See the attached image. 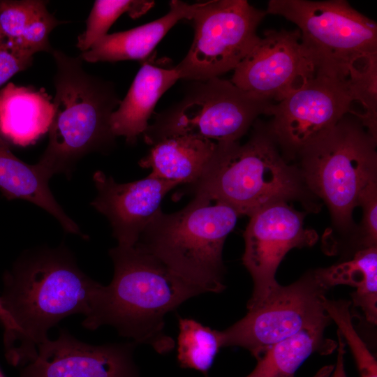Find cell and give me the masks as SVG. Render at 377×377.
Returning a JSON list of instances; mask_svg holds the SVG:
<instances>
[{
    "mask_svg": "<svg viewBox=\"0 0 377 377\" xmlns=\"http://www.w3.org/2000/svg\"><path fill=\"white\" fill-rule=\"evenodd\" d=\"M101 285L64 244L25 251L5 272L0 295L7 362L24 366L49 339L52 327L72 315L86 316Z\"/></svg>",
    "mask_w": 377,
    "mask_h": 377,
    "instance_id": "1",
    "label": "cell"
},
{
    "mask_svg": "<svg viewBox=\"0 0 377 377\" xmlns=\"http://www.w3.org/2000/svg\"><path fill=\"white\" fill-rule=\"evenodd\" d=\"M109 255L113 278L100 286L82 326L95 330L108 325L135 344L170 352L175 341L164 332L165 316L202 293L137 245H117Z\"/></svg>",
    "mask_w": 377,
    "mask_h": 377,
    "instance_id": "2",
    "label": "cell"
},
{
    "mask_svg": "<svg viewBox=\"0 0 377 377\" xmlns=\"http://www.w3.org/2000/svg\"><path fill=\"white\" fill-rule=\"evenodd\" d=\"M52 54L57 66L53 113L48 144L36 164L50 178L69 177L84 156L114 145L110 121L121 101L110 82L84 71L80 57L57 50Z\"/></svg>",
    "mask_w": 377,
    "mask_h": 377,
    "instance_id": "3",
    "label": "cell"
},
{
    "mask_svg": "<svg viewBox=\"0 0 377 377\" xmlns=\"http://www.w3.org/2000/svg\"><path fill=\"white\" fill-rule=\"evenodd\" d=\"M239 216L228 205L196 193L179 211L161 209L135 245L202 293H221L226 288L223 245Z\"/></svg>",
    "mask_w": 377,
    "mask_h": 377,
    "instance_id": "4",
    "label": "cell"
},
{
    "mask_svg": "<svg viewBox=\"0 0 377 377\" xmlns=\"http://www.w3.org/2000/svg\"><path fill=\"white\" fill-rule=\"evenodd\" d=\"M279 148L268 126L256 122L244 144L217 142L210 162L190 188L249 216L272 203L308 198L311 193L298 167L288 163Z\"/></svg>",
    "mask_w": 377,
    "mask_h": 377,
    "instance_id": "5",
    "label": "cell"
},
{
    "mask_svg": "<svg viewBox=\"0 0 377 377\" xmlns=\"http://www.w3.org/2000/svg\"><path fill=\"white\" fill-rule=\"evenodd\" d=\"M354 111L297 154L307 189L324 200L335 226L346 232L352 230L353 212L361 193L377 179L376 138Z\"/></svg>",
    "mask_w": 377,
    "mask_h": 377,
    "instance_id": "6",
    "label": "cell"
},
{
    "mask_svg": "<svg viewBox=\"0 0 377 377\" xmlns=\"http://www.w3.org/2000/svg\"><path fill=\"white\" fill-rule=\"evenodd\" d=\"M274 103L247 93L231 81H195L184 98L160 114L143 133L147 143L171 135H191L216 142L237 141Z\"/></svg>",
    "mask_w": 377,
    "mask_h": 377,
    "instance_id": "7",
    "label": "cell"
},
{
    "mask_svg": "<svg viewBox=\"0 0 377 377\" xmlns=\"http://www.w3.org/2000/svg\"><path fill=\"white\" fill-rule=\"evenodd\" d=\"M266 12L298 27L319 68L350 74L360 62L377 54L376 22L347 1L269 0Z\"/></svg>",
    "mask_w": 377,
    "mask_h": 377,
    "instance_id": "8",
    "label": "cell"
},
{
    "mask_svg": "<svg viewBox=\"0 0 377 377\" xmlns=\"http://www.w3.org/2000/svg\"><path fill=\"white\" fill-rule=\"evenodd\" d=\"M330 288L321 268L288 286L279 284L263 302L220 331L222 347H242L258 360L273 344L306 328L330 323L324 300Z\"/></svg>",
    "mask_w": 377,
    "mask_h": 377,
    "instance_id": "9",
    "label": "cell"
},
{
    "mask_svg": "<svg viewBox=\"0 0 377 377\" xmlns=\"http://www.w3.org/2000/svg\"><path fill=\"white\" fill-rule=\"evenodd\" d=\"M266 14L246 0L195 3L193 40L174 67L180 79L202 81L234 71L260 39L256 30Z\"/></svg>",
    "mask_w": 377,
    "mask_h": 377,
    "instance_id": "10",
    "label": "cell"
},
{
    "mask_svg": "<svg viewBox=\"0 0 377 377\" xmlns=\"http://www.w3.org/2000/svg\"><path fill=\"white\" fill-rule=\"evenodd\" d=\"M350 75L319 68L306 83L264 114L272 117L268 128L283 152H298L322 133L354 111Z\"/></svg>",
    "mask_w": 377,
    "mask_h": 377,
    "instance_id": "11",
    "label": "cell"
},
{
    "mask_svg": "<svg viewBox=\"0 0 377 377\" xmlns=\"http://www.w3.org/2000/svg\"><path fill=\"white\" fill-rule=\"evenodd\" d=\"M304 213L285 201L268 205L250 216L242 256L253 282L247 309L263 302L279 286L276 270L289 251L311 246L317 241L316 232L304 228Z\"/></svg>",
    "mask_w": 377,
    "mask_h": 377,
    "instance_id": "12",
    "label": "cell"
},
{
    "mask_svg": "<svg viewBox=\"0 0 377 377\" xmlns=\"http://www.w3.org/2000/svg\"><path fill=\"white\" fill-rule=\"evenodd\" d=\"M318 68L298 29L267 30L234 70L230 81L247 93L277 103L304 85Z\"/></svg>",
    "mask_w": 377,
    "mask_h": 377,
    "instance_id": "13",
    "label": "cell"
},
{
    "mask_svg": "<svg viewBox=\"0 0 377 377\" xmlns=\"http://www.w3.org/2000/svg\"><path fill=\"white\" fill-rule=\"evenodd\" d=\"M135 345L89 344L61 328L56 339L39 346L20 377H140L133 357Z\"/></svg>",
    "mask_w": 377,
    "mask_h": 377,
    "instance_id": "14",
    "label": "cell"
},
{
    "mask_svg": "<svg viewBox=\"0 0 377 377\" xmlns=\"http://www.w3.org/2000/svg\"><path fill=\"white\" fill-rule=\"evenodd\" d=\"M93 181L97 195L91 206L109 221L118 244L134 246L147 226L161 209L164 196L179 184L149 175L144 179L118 183L96 171Z\"/></svg>",
    "mask_w": 377,
    "mask_h": 377,
    "instance_id": "15",
    "label": "cell"
},
{
    "mask_svg": "<svg viewBox=\"0 0 377 377\" xmlns=\"http://www.w3.org/2000/svg\"><path fill=\"white\" fill-rule=\"evenodd\" d=\"M180 79L175 68H163L145 61L131 86L110 117V127L115 137L124 136L134 144L144 133L153 110L161 96Z\"/></svg>",
    "mask_w": 377,
    "mask_h": 377,
    "instance_id": "16",
    "label": "cell"
},
{
    "mask_svg": "<svg viewBox=\"0 0 377 377\" xmlns=\"http://www.w3.org/2000/svg\"><path fill=\"white\" fill-rule=\"evenodd\" d=\"M164 16L135 28L106 34L79 56L88 62L144 60L179 20H191L195 3L172 0Z\"/></svg>",
    "mask_w": 377,
    "mask_h": 377,
    "instance_id": "17",
    "label": "cell"
},
{
    "mask_svg": "<svg viewBox=\"0 0 377 377\" xmlns=\"http://www.w3.org/2000/svg\"><path fill=\"white\" fill-rule=\"evenodd\" d=\"M217 142L191 135H171L152 145L139 164L151 168L150 176L190 186L196 183L210 162Z\"/></svg>",
    "mask_w": 377,
    "mask_h": 377,
    "instance_id": "18",
    "label": "cell"
},
{
    "mask_svg": "<svg viewBox=\"0 0 377 377\" xmlns=\"http://www.w3.org/2000/svg\"><path fill=\"white\" fill-rule=\"evenodd\" d=\"M49 178L37 164L29 165L16 157L0 136V191L8 200L29 201L54 216L65 231L83 234L57 202L48 185Z\"/></svg>",
    "mask_w": 377,
    "mask_h": 377,
    "instance_id": "19",
    "label": "cell"
},
{
    "mask_svg": "<svg viewBox=\"0 0 377 377\" xmlns=\"http://www.w3.org/2000/svg\"><path fill=\"white\" fill-rule=\"evenodd\" d=\"M52 103L42 89L12 82L0 90V132L13 143L25 146L48 131Z\"/></svg>",
    "mask_w": 377,
    "mask_h": 377,
    "instance_id": "20",
    "label": "cell"
},
{
    "mask_svg": "<svg viewBox=\"0 0 377 377\" xmlns=\"http://www.w3.org/2000/svg\"><path fill=\"white\" fill-rule=\"evenodd\" d=\"M329 324L306 328L273 344L257 360L256 366L246 377H295L297 369L311 355H325L335 348V343L325 337Z\"/></svg>",
    "mask_w": 377,
    "mask_h": 377,
    "instance_id": "21",
    "label": "cell"
},
{
    "mask_svg": "<svg viewBox=\"0 0 377 377\" xmlns=\"http://www.w3.org/2000/svg\"><path fill=\"white\" fill-rule=\"evenodd\" d=\"M332 288L339 284L350 285L353 306L362 312L369 323H377V246L360 250L346 262L321 268Z\"/></svg>",
    "mask_w": 377,
    "mask_h": 377,
    "instance_id": "22",
    "label": "cell"
},
{
    "mask_svg": "<svg viewBox=\"0 0 377 377\" xmlns=\"http://www.w3.org/2000/svg\"><path fill=\"white\" fill-rule=\"evenodd\" d=\"M177 360L181 367L207 373L222 347L220 331L192 318H179Z\"/></svg>",
    "mask_w": 377,
    "mask_h": 377,
    "instance_id": "23",
    "label": "cell"
},
{
    "mask_svg": "<svg viewBox=\"0 0 377 377\" xmlns=\"http://www.w3.org/2000/svg\"><path fill=\"white\" fill-rule=\"evenodd\" d=\"M48 13L43 1H0V42L23 51Z\"/></svg>",
    "mask_w": 377,
    "mask_h": 377,
    "instance_id": "24",
    "label": "cell"
},
{
    "mask_svg": "<svg viewBox=\"0 0 377 377\" xmlns=\"http://www.w3.org/2000/svg\"><path fill=\"white\" fill-rule=\"evenodd\" d=\"M154 4L152 1L96 0L87 20L84 31L78 36L77 47L87 51L105 36L112 24L123 13L136 18L145 13Z\"/></svg>",
    "mask_w": 377,
    "mask_h": 377,
    "instance_id": "25",
    "label": "cell"
},
{
    "mask_svg": "<svg viewBox=\"0 0 377 377\" xmlns=\"http://www.w3.org/2000/svg\"><path fill=\"white\" fill-rule=\"evenodd\" d=\"M358 206L362 208L359 249L377 246V179L371 182L363 190Z\"/></svg>",
    "mask_w": 377,
    "mask_h": 377,
    "instance_id": "26",
    "label": "cell"
},
{
    "mask_svg": "<svg viewBox=\"0 0 377 377\" xmlns=\"http://www.w3.org/2000/svg\"><path fill=\"white\" fill-rule=\"evenodd\" d=\"M32 61L33 55L0 42V86L28 68Z\"/></svg>",
    "mask_w": 377,
    "mask_h": 377,
    "instance_id": "27",
    "label": "cell"
},
{
    "mask_svg": "<svg viewBox=\"0 0 377 377\" xmlns=\"http://www.w3.org/2000/svg\"><path fill=\"white\" fill-rule=\"evenodd\" d=\"M338 345H337V357L336 364L334 366L332 377H348L344 365V355H345V343L339 332Z\"/></svg>",
    "mask_w": 377,
    "mask_h": 377,
    "instance_id": "28",
    "label": "cell"
},
{
    "mask_svg": "<svg viewBox=\"0 0 377 377\" xmlns=\"http://www.w3.org/2000/svg\"><path fill=\"white\" fill-rule=\"evenodd\" d=\"M3 320H4V312L2 308L1 299H0V323L1 324L3 323Z\"/></svg>",
    "mask_w": 377,
    "mask_h": 377,
    "instance_id": "29",
    "label": "cell"
},
{
    "mask_svg": "<svg viewBox=\"0 0 377 377\" xmlns=\"http://www.w3.org/2000/svg\"><path fill=\"white\" fill-rule=\"evenodd\" d=\"M0 377H5V376L3 375L1 369H0Z\"/></svg>",
    "mask_w": 377,
    "mask_h": 377,
    "instance_id": "30",
    "label": "cell"
}]
</instances>
